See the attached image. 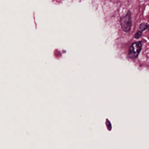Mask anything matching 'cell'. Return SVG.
Masks as SVG:
<instances>
[{"label": "cell", "instance_id": "cell-1", "mask_svg": "<svg viewBox=\"0 0 149 149\" xmlns=\"http://www.w3.org/2000/svg\"><path fill=\"white\" fill-rule=\"evenodd\" d=\"M142 48V41L134 42L129 50L128 57L131 59H135L138 57Z\"/></svg>", "mask_w": 149, "mask_h": 149}, {"label": "cell", "instance_id": "cell-3", "mask_svg": "<svg viewBox=\"0 0 149 149\" xmlns=\"http://www.w3.org/2000/svg\"><path fill=\"white\" fill-rule=\"evenodd\" d=\"M149 24H148V23L146 22H142L140 24V29L142 31H144L147 29L148 27Z\"/></svg>", "mask_w": 149, "mask_h": 149}, {"label": "cell", "instance_id": "cell-4", "mask_svg": "<svg viewBox=\"0 0 149 149\" xmlns=\"http://www.w3.org/2000/svg\"><path fill=\"white\" fill-rule=\"evenodd\" d=\"M142 35V31H138L135 34L134 38L136 39H139Z\"/></svg>", "mask_w": 149, "mask_h": 149}, {"label": "cell", "instance_id": "cell-2", "mask_svg": "<svg viewBox=\"0 0 149 149\" xmlns=\"http://www.w3.org/2000/svg\"><path fill=\"white\" fill-rule=\"evenodd\" d=\"M120 23L122 29L124 31L130 32L132 27L131 13L130 10L128 11L126 15L121 17Z\"/></svg>", "mask_w": 149, "mask_h": 149}, {"label": "cell", "instance_id": "cell-5", "mask_svg": "<svg viewBox=\"0 0 149 149\" xmlns=\"http://www.w3.org/2000/svg\"><path fill=\"white\" fill-rule=\"evenodd\" d=\"M148 30L149 31V25H148Z\"/></svg>", "mask_w": 149, "mask_h": 149}]
</instances>
